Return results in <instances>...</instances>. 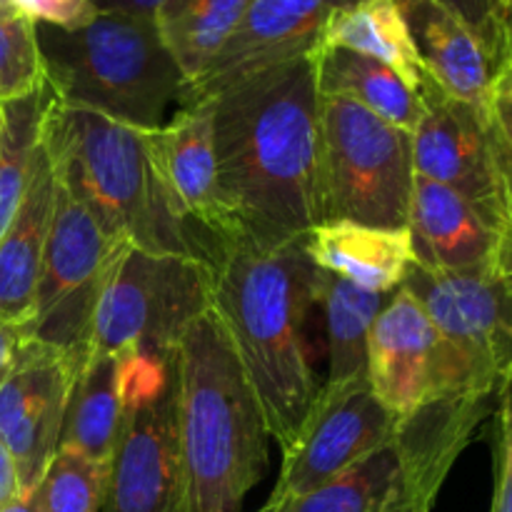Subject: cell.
I'll return each mask as SVG.
<instances>
[{
    "instance_id": "6",
    "label": "cell",
    "mask_w": 512,
    "mask_h": 512,
    "mask_svg": "<svg viewBox=\"0 0 512 512\" xmlns=\"http://www.w3.org/2000/svg\"><path fill=\"white\" fill-rule=\"evenodd\" d=\"M323 223L408 228L415 183L413 133L350 100L323 98Z\"/></svg>"
},
{
    "instance_id": "2",
    "label": "cell",
    "mask_w": 512,
    "mask_h": 512,
    "mask_svg": "<svg viewBox=\"0 0 512 512\" xmlns=\"http://www.w3.org/2000/svg\"><path fill=\"white\" fill-rule=\"evenodd\" d=\"M200 250L210 268L213 310L258 395L270 438L285 450L320 390L303 328L328 273L310 260L305 235L275 250L208 235Z\"/></svg>"
},
{
    "instance_id": "8",
    "label": "cell",
    "mask_w": 512,
    "mask_h": 512,
    "mask_svg": "<svg viewBox=\"0 0 512 512\" xmlns=\"http://www.w3.org/2000/svg\"><path fill=\"white\" fill-rule=\"evenodd\" d=\"M210 308L208 260L128 248L95 310L88 350L135 348L170 358L185 330Z\"/></svg>"
},
{
    "instance_id": "26",
    "label": "cell",
    "mask_w": 512,
    "mask_h": 512,
    "mask_svg": "<svg viewBox=\"0 0 512 512\" xmlns=\"http://www.w3.org/2000/svg\"><path fill=\"white\" fill-rule=\"evenodd\" d=\"M403 463L395 443H385L330 483L298 498L265 503L260 512H400Z\"/></svg>"
},
{
    "instance_id": "37",
    "label": "cell",
    "mask_w": 512,
    "mask_h": 512,
    "mask_svg": "<svg viewBox=\"0 0 512 512\" xmlns=\"http://www.w3.org/2000/svg\"><path fill=\"white\" fill-rule=\"evenodd\" d=\"M490 512H512V465L495 453V495Z\"/></svg>"
},
{
    "instance_id": "40",
    "label": "cell",
    "mask_w": 512,
    "mask_h": 512,
    "mask_svg": "<svg viewBox=\"0 0 512 512\" xmlns=\"http://www.w3.org/2000/svg\"><path fill=\"white\" fill-rule=\"evenodd\" d=\"M3 512H38V510H35L33 495H30V493H20L18 498H15L13 503H10Z\"/></svg>"
},
{
    "instance_id": "20",
    "label": "cell",
    "mask_w": 512,
    "mask_h": 512,
    "mask_svg": "<svg viewBox=\"0 0 512 512\" xmlns=\"http://www.w3.org/2000/svg\"><path fill=\"white\" fill-rule=\"evenodd\" d=\"M55 210V175L38 143L18 213L0 238V320L28 328Z\"/></svg>"
},
{
    "instance_id": "32",
    "label": "cell",
    "mask_w": 512,
    "mask_h": 512,
    "mask_svg": "<svg viewBox=\"0 0 512 512\" xmlns=\"http://www.w3.org/2000/svg\"><path fill=\"white\" fill-rule=\"evenodd\" d=\"M15 13L60 30H75L95 20L98 10L90 0H13Z\"/></svg>"
},
{
    "instance_id": "15",
    "label": "cell",
    "mask_w": 512,
    "mask_h": 512,
    "mask_svg": "<svg viewBox=\"0 0 512 512\" xmlns=\"http://www.w3.org/2000/svg\"><path fill=\"white\" fill-rule=\"evenodd\" d=\"M355 0H253L225 48L195 83L180 95V105L210 100L230 85L290 60L318 53L333 13Z\"/></svg>"
},
{
    "instance_id": "22",
    "label": "cell",
    "mask_w": 512,
    "mask_h": 512,
    "mask_svg": "<svg viewBox=\"0 0 512 512\" xmlns=\"http://www.w3.org/2000/svg\"><path fill=\"white\" fill-rule=\"evenodd\" d=\"M310 260L325 273L343 278L370 293H393L415 263L410 233L370 225L320 223L305 235Z\"/></svg>"
},
{
    "instance_id": "41",
    "label": "cell",
    "mask_w": 512,
    "mask_h": 512,
    "mask_svg": "<svg viewBox=\"0 0 512 512\" xmlns=\"http://www.w3.org/2000/svg\"><path fill=\"white\" fill-rule=\"evenodd\" d=\"M15 8H13V0H0V18H13Z\"/></svg>"
},
{
    "instance_id": "33",
    "label": "cell",
    "mask_w": 512,
    "mask_h": 512,
    "mask_svg": "<svg viewBox=\"0 0 512 512\" xmlns=\"http://www.w3.org/2000/svg\"><path fill=\"white\" fill-rule=\"evenodd\" d=\"M488 113L512 150V58L505 60L495 73L488 95Z\"/></svg>"
},
{
    "instance_id": "23",
    "label": "cell",
    "mask_w": 512,
    "mask_h": 512,
    "mask_svg": "<svg viewBox=\"0 0 512 512\" xmlns=\"http://www.w3.org/2000/svg\"><path fill=\"white\" fill-rule=\"evenodd\" d=\"M315 85L320 98L350 100L385 123L413 133L423 115V100L388 65L345 48L313 53Z\"/></svg>"
},
{
    "instance_id": "38",
    "label": "cell",
    "mask_w": 512,
    "mask_h": 512,
    "mask_svg": "<svg viewBox=\"0 0 512 512\" xmlns=\"http://www.w3.org/2000/svg\"><path fill=\"white\" fill-rule=\"evenodd\" d=\"M18 495H20L18 473H15V465L13 460H10L8 450L0 445V512L8 508Z\"/></svg>"
},
{
    "instance_id": "10",
    "label": "cell",
    "mask_w": 512,
    "mask_h": 512,
    "mask_svg": "<svg viewBox=\"0 0 512 512\" xmlns=\"http://www.w3.org/2000/svg\"><path fill=\"white\" fill-rule=\"evenodd\" d=\"M130 243L110 238L55 180L53 225L35 290L28 340L60 350H88L95 310Z\"/></svg>"
},
{
    "instance_id": "21",
    "label": "cell",
    "mask_w": 512,
    "mask_h": 512,
    "mask_svg": "<svg viewBox=\"0 0 512 512\" xmlns=\"http://www.w3.org/2000/svg\"><path fill=\"white\" fill-rule=\"evenodd\" d=\"M135 348L85 353L65 405L58 448L110 463L130 405V368Z\"/></svg>"
},
{
    "instance_id": "14",
    "label": "cell",
    "mask_w": 512,
    "mask_h": 512,
    "mask_svg": "<svg viewBox=\"0 0 512 512\" xmlns=\"http://www.w3.org/2000/svg\"><path fill=\"white\" fill-rule=\"evenodd\" d=\"M408 290L435 328L495 385L512 375V290L498 275L438 273L413 263Z\"/></svg>"
},
{
    "instance_id": "12",
    "label": "cell",
    "mask_w": 512,
    "mask_h": 512,
    "mask_svg": "<svg viewBox=\"0 0 512 512\" xmlns=\"http://www.w3.org/2000/svg\"><path fill=\"white\" fill-rule=\"evenodd\" d=\"M368 383V375L325 383L303 425L283 450V468L268 503L298 498L343 475L390 443L398 428Z\"/></svg>"
},
{
    "instance_id": "3",
    "label": "cell",
    "mask_w": 512,
    "mask_h": 512,
    "mask_svg": "<svg viewBox=\"0 0 512 512\" xmlns=\"http://www.w3.org/2000/svg\"><path fill=\"white\" fill-rule=\"evenodd\" d=\"M175 380L188 512H243L245 498L268 468L270 433L213 308L180 338Z\"/></svg>"
},
{
    "instance_id": "39",
    "label": "cell",
    "mask_w": 512,
    "mask_h": 512,
    "mask_svg": "<svg viewBox=\"0 0 512 512\" xmlns=\"http://www.w3.org/2000/svg\"><path fill=\"white\" fill-rule=\"evenodd\" d=\"M503 35H505V60L512 58V0H503Z\"/></svg>"
},
{
    "instance_id": "28",
    "label": "cell",
    "mask_w": 512,
    "mask_h": 512,
    "mask_svg": "<svg viewBox=\"0 0 512 512\" xmlns=\"http://www.w3.org/2000/svg\"><path fill=\"white\" fill-rule=\"evenodd\" d=\"M50 90L0 105V238L23 203Z\"/></svg>"
},
{
    "instance_id": "35",
    "label": "cell",
    "mask_w": 512,
    "mask_h": 512,
    "mask_svg": "<svg viewBox=\"0 0 512 512\" xmlns=\"http://www.w3.org/2000/svg\"><path fill=\"white\" fill-rule=\"evenodd\" d=\"M98 13L133 15V18H155L165 0H90Z\"/></svg>"
},
{
    "instance_id": "30",
    "label": "cell",
    "mask_w": 512,
    "mask_h": 512,
    "mask_svg": "<svg viewBox=\"0 0 512 512\" xmlns=\"http://www.w3.org/2000/svg\"><path fill=\"white\" fill-rule=\"evenodd\" d=\"M38 28L23 15L0 18V105L15 103L45 88Z\"/></svg>"
},
{
    "instance_id": "24",
    "label": "cell",
    "mask_w": 512,
    "mask_h": 512,
    "mask_svg": "<svg viewBox=\"0 0 512 512\" xmlns=\"http://www.w3.org/2000/svg\"><path fill=\"white\" fill-rule=\"evenodd\" d=\"M320 48H345L388 65L420 93L425 70L398 0H355L328 20Z\"/></svg>"
},
{
    "instance_id": "16",
    "label": "cell",
    "mask_w": 512,
    "mask_h": 512,
    "mask_svg": "<svg viewBox=\"0 0 512 512\" xmlns=\"http://www.w3.org/2000/svg\"><path fill=\"white\" fill-rule=\"evenodd\" d=\"M160 185L175 215L208 235H228V215L218 190L213 110L208 100L185 103L170 123L145 130Z\"/></svg>"
},
{
    "instance_id": "5",
    "label": "cell",
    "mask_w": 512,
    "mask_h": 512,
    "mask_svg": "<svg viewBox=\"0 0 512 512\" xmlns=\"http://www.w3.org/2000/svg\"><path fill=\"white\" fill-rule=\"evenodd\" d=\"M38 28L45 83L55 103L135 130L160 128L185 78L153 18L98 13L75 30Z\"/></svg>"
},
{
    "instance_id": "17",
    "label": "cell",
    "mask_w": 512,
    "mask_h": 512,
    "mask_svg": "<svg viewBox=\"0 0 512 512\" xmlns=\"http://www.w3.org/2000/svg\"><path fill=\"white\" fill-rule=\"evenodd\" d=\"M488 410L490 398L465 395L435 400L398 420L393 443L403 463L400 512H433L445 478L473 443Z\"/></svg>"
},
{
    "instance_id": "31",
    "label": "cell",
    "mask_w": 512,
    "mask_h": 512,
    "mask_svg": "<svg viewBox=\"0 0 512 512\" xmlns=\"http://www.w3.org/2000/svg\"><path fill=\"white\" fill-rule=\"evenodd\" d=\"M445 10L463 20L480 38L490 58L500 65L505 63V35H503V0H435Z\"/></svg>"
},
{
    "instance_id": "29",
    "label": "cell",
    "mask_w": 512,
    "mask_h": 512,
    "mask_svg": "<svg viewBox=\"0 0 512 512\" xmlns=\"http://www.w3.org/2000/svg\"><path fill=\"white\" fill-rule=\"evenodd\" d=\"M110 463L58 448L33 488L38 512H100L108 490Z\"/></svg>"
},
{
    "instance_id": "25",
    "label": "cell",
    "mask_w": 512,
    "mask_h": 512,
    "mask_svg": "<svg viewBox=\"0 0 512 512\" xmlns=\"http://www.w3.org/2000/svg\"><path fill=\"white\" fill-rule=\"evenodd\" d=\"M253 0H165L155 25L185 78V88L205 73L248 13Z\"/></svg>"
},
{
    "instance_id": "27",
    "label": "cell",
    "mask_w": 512,
    "mask_h": 512,
    "mask_svg": "<svg viewBox=\"0 0 512 512\" xmlns=\"http://www.w3.org/2000/svg\"><path fill=\"white\" fill-rule=\"evenodd\" d=\"M388 295L370 293L328 273L320 303L325 305V318H328L330 383L365 375L370 328L383 305L388 303Z\"/></svg>"
},
{
    "instance_id": "4",
    "label": "cell",
    "mask_w": 512,
    "mask_h": 512,
    "mask_svg": "<svg viewBox=\"0 0 512 512\" xmlns=\"http://www.w3.org/2000/svg\"><path fill=\"white\" fill-rule=\"evenodd\" d=\"M40 145L60 188L110 238L153 255L203 258L198 235L175 215L160 185L145 130L65 108L50 95L40 120Z\"/></svg>"
},
{
    "instance_id": "18",
    "label": "cell",
    "mask_w": 512,
    "mask_h": 512,
    "mask_svg": "<svg viewBox=\"0 0 512 512\" xmlns=\"http://www.w3.org/2000/svg\"><path fill=\"white\" fill-rule=\"evenodd\" d=\"M408 233L420 268L458 275H498L500 240L455 190L415 173Z\"/></svg>"
},
{
    "instance_id": "13",
    "label": "cell",
    "mask_w": 512,
    "mask_h": 512,
    "mask_svg": "<svg viewBox=\"0 0 512 512\" xmlns=\"http://www.w3.org/2000/svg\"><path fill=\"white\" fill-rule=\"evenodd\" d=\"M85 353L25 340L0 380V445L13 460L20 493H33L58 450L70 385Z\"/></svg>"
},
{
    "instance_id": "9",
    "label": "cell",
    "mask_w": 512,
    "mask_h": 512,
    "mask_svg": "<svg viewBox=\"0 0 512 512\" xmlns=\"http://www.w3.org/2000/svg\"><path fill=\"white\" fill-rule=\"evenodd\" d=\"M100 512H188L175 355L133 353L130 405L110 458Z\"/></svg>"
},
{
    "instance_id": "19",
    "label": "cell",
    "mask_w": 512,
    "mask_h": 512,
    "mask_svg": "<svg viewBox=\"0 0 512 512\" xmlns=\"http://www.w3.org/2000/svg\"><path fill=\"white\" fill-rule=\"evenodd\" d=\"M398 5L425 75L453 98L488 110L498 63L478 35L435 0H398Z\"/></svg>"
},
{
    "instance_id": "36",
    "label": "cell",
    "mask_w": 512,
    "mask_h": 512,
    "mask_svg": "<svg viewBox=\"0 0 512 512\" xmlns=\"http://www.w3.org/2000/svg\"><path fill=\"white\" fill-rule=\"evenodd\" d=\"M25 340H28V335H25L23 328L0 320V380H3L5 375H8V370L13 368L15 358H18Z\"/></svg>"
},
{
    "instance_id": "1",
    "label": "cell",
    "mask_w": 512,
    "mask_h": 512,
    "mask_svg": "<svg viewBox=\"0 0 512 512\" xmlns=\"http://www.w3.org/2000/svg\"><path fill=\"white\" fill-rule=\"evenodd\" d=\"M208 103L228 235L275 250L323 223V98L313 55L250 75Z\"/></svg>"
},
{
    "instance_id": "42",
    "label": "cell",
    "mask_w": 512,
    "mask_h": 512,
    "mask_svg": "<svg viewBox=\"0 0 512 512\" xmlns=\"http://www.w3.org/2000/svg\"><path fill=\"white\" fill-rule=\"evenodd\" d=\"M508 288H510V290H512V280H510V283H508Z\"/></svg>"
},
{
    "instance_id": "34",
    "label": "cell",
    "mask_w": 512,
    "mask_h": 512,
    "mask_svg": "<svg viewBox=\"0 0 512 512\" xmlns=\"http://www.w3.org/2000/svg\"><path fill=\"white\" fill-rule=\"evenodd\" d=\"M500 413H498V440H495V453L503 455L512 465V375L505 378L498 388Z\"/></svg>"
},
{
    "instance_id": "11",
    "label": "cell",
    "mask_w": 512,
    "mask_h": 512,
    "mask_svg": "<svg viewBox=\"0 0 512 512\" xmlns=\"http://www.w3.org/2000/svg\"><path fill=\"white\" fill-rule=\"evenodd\" d=\"M365 375L375 398L398 418L435 400L498 393L403 288L388 295L370 328Z\"/></svg>"
},
{
    "instance_id": "7",
    "label": "cell",
    "mask_w": 512,
    "mask_h": 512,
    "mask_svg": "<svg viewBox=\"0 0 512 512\" xmlns=\"http://www.w3.org/2000/svg\"><path fill=\"white\" fill-rule=\"evenodd\" d=\"M413 130L415 173L468 200L500 240V278L512 280V150L488 110L445 93L425 75Z\"/></svg>"
}]
</instances>
